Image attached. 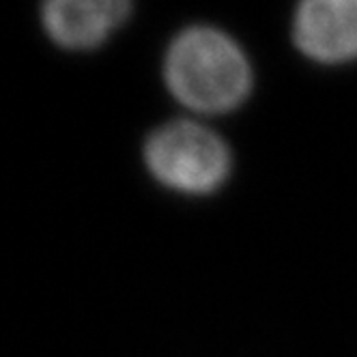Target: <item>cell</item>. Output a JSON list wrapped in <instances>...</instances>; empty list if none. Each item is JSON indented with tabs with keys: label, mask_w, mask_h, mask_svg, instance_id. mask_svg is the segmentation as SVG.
Wrapping results in <instances>:
<instances>
[{
	"label": "cell",
	"mask_w": 357,
	"mask_h": 357,
	"mask_svg": "<svg viewBox=\"0 0 357 357\" xmlns=\"http://www.w3.org/2000/svg\"><path fill=\"white\" fill-rule=\"evenodd\" d=\"M291 41L301 59L323 69L357 63V0H297Z\"/></svg>",
	"instance_id": "cell-4"
},
{
	"label": "cell",
	"mask_w": 357,
	"mask_h": 357,
	"mask_svg": "<svg viewBox=\"0 0 357 357\" xmlns=\"http://www.w3.org/2000/svg\"><path fill=\"white\" fill-rule=\"evenodd\" d=\"M136 11V0H39V24L47 41L69 54L108 45Z\"/></svg>",
	"instance_id": "cell-3"
},
{
	"label": "cell",
	"mask_w": 357,
	"mask_h": 357,
	"mask_svg": "<svg viewBox=\"0 0 357 357\" xmlns=\"http://www.w3.org/2000/svg\"><path fill=\"white\" fill-rule=\"evenodd\" d=\"M138 160L153 190L181 202H211L237 178V151L211 123L181 114L144 132Z\"/></svg>",
	"instance_id": "cell-2"
},
{
	"label": "cell",
	"mask_w": 357,
	"mask_h": 357,
	"mask_svg": "<svg viewBox=\"0 0 357 357\" xmlns=\"http://www.w3.org/2000/svg\"><path fill=\"white\" fill-rule=\"evenodd\" d=\"M166 95L196 119L241 112L257 93V67L239 39L215 24H188L162 52Z\"/></svg>",
	"instance_id": "cell-1"
}]
</instances>
